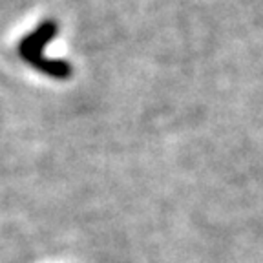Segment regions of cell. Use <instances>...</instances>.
<instances>
[{"instance_id": "1", "label": "cell", "mask_w": 263, "mask_h": 263, "mask_svg": "<svg viewBox=\"0 0 263 263\" xmlns=\"http://www.w3.org/2000/svg\"><path fill=\"white\" fill-rule=\"evenodd\" d=\"M57 24L53 21H46L42 24H39V28L35 31L22 39L21 46H18V53L35 70L55 79H68L71 75L70 62L53 61V59H48L44 55L46 44L57 35Z\"/></svg>"}]
</instances>
